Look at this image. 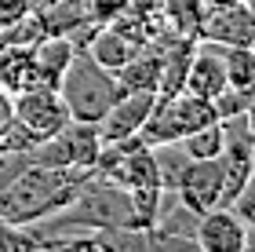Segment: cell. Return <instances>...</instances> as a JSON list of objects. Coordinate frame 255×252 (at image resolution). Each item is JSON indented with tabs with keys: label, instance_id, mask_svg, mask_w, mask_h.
Segmentation results:
<instances>
[{
	"label": "cell",
	"instance_id": "cell-2",
	"mask_svg": "<svg viewBox=\"0 0 255 252\" xmlns=\"http://www.w3.org/2000/svg\"><path fill=\"white\" fill-rule=\"evenodd\" d=\"M59 95L69 110V121L99 124L102 113L117 102L121 88H117V77L106 66H99L84 48H77L69 66H66V73H62V81H59Z\"/></svg>",
	"mask_w": 255,
	"mask_h": 252
},
{
	"label": "cell",
	"instance_id": "cell-14",
	"mask_svg": "<svg viewBox=\"0 0 255 252\" xmlns=\"http://www.w3.org/2000/svg\"><path fill=\"white\" fill-rule=\"evenodd\" d=\"M219 59H223V73L230 88H255V51L252 44H215Z\"/></svg>",
	"mask_w": 255,
	"mask_h": 252
},
{
	"label": "cell",
	"instance_id": "cell-16",
	"mask_svg": "<svg viewBox=\"0 0 255 252\" xmlns=\"http://www.w3.org/2000/svg\"><path fill=\"white\" fill-rule=\"evenodd\" d=\"M179 146H182V154H186L190 161H208V157H223V146H226L223 124H219V121L204 124V128H197V132H190V135H182Z\"/></svg>",
	"mask_w": 255,
	"mask_h": 252
},
{
	"label": "cell",
	"instance_id": "cell-8",
	"mask_svg": "<svg viewBox=\"0 0 255 252\" xmlns=\"http://www.w3.org/2000/svg\"><path fill=\"white\" fill-rule=\"evenodd\" d=\"M175 194L190 205L193 212L215 209L223 198V157H208V161H190L179 176Z\"/></svg>",
	"mask_w": 255,
	"mask_h": 252
},
{
	"label": "cell",
	"instance_id": "cell-11",
	"mask_svg": "<svg viewBox=\"0 0 255 252\" xmlns=\"http://www.w3.org/2000/svg\"><path fill=\"white\" fill-rule=\"evenodd\" d=\"M73 44L69 37H59V33H48V37L33 40V62H37V84H48V88H59L62 73L69 59H73Z\"/></svg>",
	"mask_w": 255,
	"mask_h": 252
},
{
	"label": "cell",
	"instance_id": "cell-15",
	"mask_svg": "<svg viewBox=\"0 0 255 252\" xmlns=\"http://www.w3.org/2000/svg\"><path fill=\"white\" fill-rule=\"evenodd\" d=\"M204 0H157V11H160V22L175 33H186V37H197L201 29V18H204Z\"/></svg>",
	"mask_w": 255,
	"mask_h": 252
},
{
	"label": "cell",
	"instance_id": "cell-20",
	"mask_svg": "<svg viewBox=\"0 0 255 252\" xmlns=\"http://www.w3.org/2000/svg\"><path fill=\"white\" fill-rule=\"evenodd\" d=\"M7 117H11V95H7V91H0V132H4Z\"/></svg>",
	"mask_w": 255,
	"mask_h": 252
},
{
	"label": "cell",
	"instance_id": "cell-19",
	"mask_svg": "<svg viewBox=\"0 0 255 252\" xmlns=\"http://www.w3.org/2000/svg\"><path fill=\"white\" fill-rule=\"evenodd\" d=\"M29 11H33V0H0V33L18 26Z\"/></svg>",
	"mask_w": 255,
	"mask_h": 252
},
{
	"label": "cell",
	"instance_id": "cell-13",
	"mask_svg": "<svg viewBox=\"0 0 255 252\" xmlns=\"http://www.w3.org/2000/svg\"><path fill=\"white\" fill-rule=\"evenodd\" d=\"M84 51H88L99 66H106L110 73H117L121 66L138 51V44H135V40H128L121 29H113V26H110V22H102V26L95 29V37L88 40V48H84Z\"/></svg>",
	"mask_w": 255,
	"mask_h": 252
},
{
	"label": "cell",
	"instance_id": "cell-17",
	"mask_svg": "<svg viewBox=\"0 0 255 252\" xmlns=\"http://www.w3.org/2000/svg\"><path fill=\"white\" fill-rule=\"evenodd\" d=\"M153 165H157V183H160V190H175L182 168L190 165V157L182 154L179 143H157V146H153Z\"/></svg>",
	"mask_w": 255,
	"mask_h": 252
},
{
	"label": "cell",
	"instance_id": "cell-7",
	"mask_svg": "<svg viewBox=\"0 0 255 252\" xmlns=\"http://www.w3.org/2000/svg\"><path fill=\"white\" fill-rule=\"evenodd\" d=\"M153 102H157L153 91H121L117 102L99 121L102 143H117V139H128V135H138V128L146 124L149 110H153Z\"/></svg>",
	"mask_w": 255,
	"mask_h": 252
},
{
	"label": "cell",
	"instance_id": "cell-5",
	"mask_svg": "<svg viewBox=\"0 0 255 252\" xmlns=\"http://www.w3.org/2000/svg\"><path fill=\"white\" fill-rule=\"evenodd\" d=\"M197 40H212V44H255V15L252 4H223V7H204Z\"/></svg>",
	"mask_w": 255,
	"mask_h": 252
},
{
	"label": "cell",
	"instance_id": "cell-12",
	"mask_svg": "<svg viewBox=\"0 0 255 252\" xmlns=\"http://www.w3.org/2000/svg\"><path fill=\"white\" fill-rule=\"evenodd\" d=\"M117 88L121 91H153L157 95V77H160V51L153 44H146V48H138L131 59H128L117 73Z\"/></svg>",
	"mask_w": 255,
	"mask_h": 252
},
{
	"label": "cell",
	"instance_id": "cell-1",
	"mask_svg": "<svg viewBox=\"0 0 255 252\" xmlns=\"http://www.w3.org/2000/svg\"><path fill=\"white\" fill-rule=\"evenodd\" d=\"M91 172L84 168H51V165H22L0 187V220L11 227H29L48 220L77 198Z\"/></svg>",
	"mask_w": 255,
	"mask_h": 252
},
{
	"label": "cell",
	"instance_id": "cell-10",
	"mask_svg": "<svg viewBox=\"0 0 255 252\" xmlns=\"http://www.w3.org/2000/svg\"><path fill=\"white\" fill-rule=\"evenodd\" d=\"M37 84V62H33V44L0 40V91L18 95Z\"/></svg>",
	"mask_w": 255,
	"mask_h": 252
},
{
	"label": "cell",
	"instance_id": "cell-9",
	"mask_svg": "<svg viewBox=\"0 0 255 252\" xmlns=\"http://www.w3.org/2000/svg\"><path fill=\"white\" fill-rule=\"evenodd\" d=\"M223 88H226V73H223L219 48L212 40H197L193 55H190V70H186V84H182V91L201 95V99H215Z\"/></svg>",
	"mask_w": 255,
	"mask_h": 252
},
{
	"label": "cell",
	"instance_id": "cell-18",
	"mask_svg": "<svg viewBox=\"0 0 255 252\" xmlns=\"http://www.w3.org/2000/svg\"><path fill=\"white\" fill-rule=\"evenodd\" d=\"M212 106H215V117L223 121V117H237V113H252V91L248 88H223L219 95L212 99Z\"/></svg>",
	"mask_w": 255,
	"mask_h": 252
},
{
	"label": "cell",
	"instance_id": "cell-6",
	"mask_svg": "<svg viewBox=\"0 0 255 252\" xmlns=\"http://www.w3.org/2000/svg\"><path fill=\"white\" fill-rule=\"evenodd\" d=\"M193 238L201 252H248V227L234 216L230 205H215L201 212Z\"/></svg>",
	"mask_w": 255,
	"mask_h": 252
},
{
	"label": "cell",
	"instance_id": "cell-3",
	"mask_svg": "<svg viewBox=\"0 0 255 252\" xmlns=\"http://www.w3.org/2000/svg\"><path fill=\"white\" fill-rule=\"evenodd\" d=\"M212 121H219L212 99L179 91V95H171V99H157L153 102L146 124L138 128V139L149 143V146H157V143H179L182 135L204 128V124H212Z\"/></svg>",
	"mask_w": 255,
	"mask_h": 252
},
{
	"label": "cell",
	"instance_id": "cell-4",
	"mask_svg": "<svg viewBox=\"0 0 255 252\" xmlns=\"http://www.w3.org/2000/svg\"><path fill=\"white\" fill-rule=\"evenodd\" d=\"M11 113L37 139H51L55 132H62L69 124V110L59 95V88H48V84H33L18 95H11Z\"/></svg>",
	"mask_w": 255,
	"mask_h": 252
},
{
	"label": "cell",
	"instance_id": "cell-21",
	"mask_svg": "<svg viewBox=\"0 0 255 252\" xmlns=\"http://www.w3.org/2000/svg\"><path fill=\"white\" fill-rule=\"evenodd\" d=\"M208 7H223V4H241V0H204Z\"/></svg>",
	"mask_w": 255,
	"mask_h": 252
}]
</instances>
